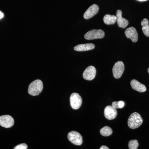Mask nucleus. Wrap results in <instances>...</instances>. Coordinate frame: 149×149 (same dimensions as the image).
Here are the masks:
<instances>
[{
  "instance_id": "nucleus-1",
  "label": "nucleus",
  "mask_w": 149,
  "mask_h": 149,
  "mask_svg": "<svg viewBox=\"0 0 149 149\" xmlns=\"http://www.w3.org/2000/svg\"><path fill=\"white\" fill-rule=\"evenodd\" d=\"M143 123V119L138 113H133L128 118V126L131 129H135L139 128Z\"/></svg>"
},
{
  "instance_id": "nucleus-2",
  "label": "nucleus",
  "mask_w": 149,
  "mask_h": 149,
  "mask_svg": "<svg viewBox=\"0 0 149 149\" xmlns=\"http://www.w3.org/2000/svg\"><path fill=\"white\" fill-rule=\"evenodd\" d=\"M43 89L42 82L40 80H35L29 85L28 88V93L32 96L40 95Z\"/></svg>"
},
{
  "instance_id": "nucleus-3",
  "label": "nucleus",
  "mask_w": 149,
  "mask_h": 149,
  "mask_svg": "<svg viewBox=\"0 0 149 149\" xmlns=\"http://www.w3.org/2000/svg\"><path fill=\"white\" fill-rule=\"evenodd\" d=\"M104 32L101 29H93L87 32L84 37L87 40L102 39L104 37Z\"/></svg>"
},
{
  "instance_id": "nucleus-4",
  "label": "nucleus",
  "mask_w": 149,
  "mask_h": 149,
  "mask_svg": "<svg viewBox=\"0 0 149 149\" xmlns=\"http://www.w3.org/2000/svg\"><path fill=\"white\" fill-rule=\"evenodd\" d=\"M68 138L71 143L76 146H80L83 143V137L76 131H72L68 133Z\"/></svg>"
},
{
  "instance_id": "nucleus-5",
  "label": "nucleus",
  "mask_w": 149,
  "mask_h": 149,
  "mask_svg": "<svg viewBox=\"0 0 149 149\" xmlns=\"http://www.w3.org/2000/svg\"><path fill=\"white\" fill-rule=\"evenodd\" d=\"M125 69L124 63L122 61H118L113 68L112 72L113 77L116 79H119L122 76Z\"/></svg>"
},
{
  "instance_id": "nucleus-6",
  "label": "nucleus",
  "mask_w": 149,
  "mask_h": 149,
  "mask_svg": "<svg viewBox=\"0 0 149 149\" xmlns=\"http://www.w3.org/2000/svg\"><path fill=\"white\" fill-rule=\"evenodd\" d=\"M70 101V106L73 109H78L82 105V98L78 93H73L71 94Z\"/></svg>"
},
{
  "instance_id": "nucleus-7",
  "label": "nucleus",
  "mask_w": 149,
  "mask_h": 149,
  "mask_svg": "<svg viewBox=\"0 0 149 149\" xmlns=\"http://www.w3.org/2000/svg\"><path fill=\"white\" fill-rule=\"evenodd\" d=\"M14 124L13 118L10 116L6 115L0 116V125L6 128H10Z\"/></svg>"
},
{
  "instance_id": "nucleus-8",
  "label": "nucleus",
  "mask_w": 149,
  "mask_h": 149,
  "mask_svg": "<svg viewBox=\"0 0 149 149\" xmlns=\"http://www.w3.org/2000/svg\"><path fill=\"white\" fill-rule=\"evenodd\" d=\"M96 70L95 67L90 66L88 67L83 73V77L84 79L87 80H92L95 77Z\"/></svg>"
},
{
  "instance_id": "nucleus-9",
  "label": "nucleus",
  "mask_w": 149,
  "mask_h": 149,
  "mask_svg": "<svg viewBox=\"0 0 149 149\" xmlns=\"http://www.w3.org/2000/svg\"><path fill=\"white\" fill-rule=\"evenodd\" d=\"M104 114L107 119L109 120H113L117 116V111L111 106H107L105 108Z\"/></svg>"
},
{
  "instance_id": "nucleus-10",
  "label": "nucleus",
  "mask_w": 149,
  "mask_h": 149,
  "mask_svg": "<svg viewBox=\"0 0 149 149\" xmlns=\"http://www.w3.org/2000/svg\"><path fill=\"white\" fill-rule=\"evenodd\" d=\"M125 35L128 39H130L133 42H136L138 41V34L136 29L133 27L127 28L125 30Z\"/></svg>"
},
{
  "instance_id": "nucleus-11",
  "label": "nucleus",
  "mask_w": 149,
  "mask_h": 149,
  "mask_svg": "<svg viewBox=\"0 0 149 149\" xmlns=\"http://www.w3.org/2000/svg\"><path fill=\"white\" fill-rule=\"evenodd\" d=\"M98 6L96 4H93L90 6L84 13V18L85 19H89L95 16L99 11Z\"/></svg>"
},
{
  "instance_id": "nucleus-12",
  "label": "nucleus",
  "mask_w": 149,
  "mask_h": 149,
  "mask_svg": "<svg viewBox=\"0 0 149 149\" xmlns=\"http://www.w3.org/2000/svg\"><path fill=\"white\" fill-rule=\"evenodd\" d=\"M122 12L121 10H118L116 13V17L117 18V22L118 27L124 29L128 26V21L126 19L123 18L122 17Z\"/></svg>"
},
{
  "instance_id": "nucleus-13",
  "label": "nucleus",
  "mask_w": 149,
  "mask_h": 149,
  "mask_svg": "<svg viewBox=\"0 0 149 149\" xmlns=\"http://www.w3.org/2000/svg\"><path fill=\"white\" fill-rule=\"evenodd\" d=\"M130 85L133 90L140 92V93H143L147 91V88L146 86L143 84H142L139 81L136 80H131L130 82Z\"/></svg>"
},
{
  "instance_id": "nucleus-14",
  "label": "nucleus",
  "mask_w": 149,
  "mask_h": 149,
  "mask_svg": "<svg viewBox=\"0 0 149 149\" xmlns=\"http://www.w3.org/2000/svg\"><path fill=\"white\" fill-rule=\"evenodd\" d=\"M95 47V45L92 43L88 44H81L77 45L74 47V49L77 52H85L93 50Z\"/></svg>"
},
{
  "instance_id": "nucleus-15",
  "label": "nucleus",
  "mask_w": 149,
  "mask_h": 149,
  "mask_svg": "<svg viewBox=\"0 0 149 149\" xmlns=\"http://www.w3.org/2000/svg\"><path fill=\"white\" fill-rule=\"evenodd\" d=\"M103 20L105 24L109 25L113 24L117 21L116 16L111 15H106L104 16Z\"/></svg>"
},
{
  "instance_id": "nucleus-16",
  "label": "nucleus",
  "mask_w": 149,
  "mask_h": 149,
  "mask_svg": "<svg viewBox=\"0 0 149 149\" xmlns=\"http://www.w3.org/2000/svg\"><path fill=\"white\" fill-rule=\"evenodd\" d=\"M141 25L143 26L142 30L144 35L147 37H149V21L147 18H144L141 22Z\"/></svg>"
},
{
  "instance_id": "nucleus-17",
  "label": "nucleus",
  "mask_w": 149,
  "mask_h": 149,
  "mask_svg": "<svg viewBox=\"0 0 149 149\" xmlns=\"http://www.w3.org/2000/svg\"><path fill=\"white\" fill-rule=\"evenodd\" d=\"M100 133L102 136L107 137L111 136L113 133V130L110 127L105 126L100 130Z\"/></svg>"
},
{
  "instance_id": "nucleus-18",
  "label": "nucleus",
  "mask_w": 149,
  "mask_h": 149,
  "mask_svg": "<svg viewBox=\"0 0 149 149\" xmlns=\"http://www.w3.org/2000/svg\"><path fill=\"white\" fill-rule=\"evenodd\" d=\"M128 146L129 149H138L139 146V142L137 140H131V141H129Z\"/></svg>"
},
{
  "instance_id": "nucleus-19",
  "label": "nucleus",
  "mask_w": 149,
  "mask_h": 149,
  "mask_svg": "<svg viewBox=\"0 0 149 149\" xmlns=\"http://www.w3.org/2000/svg\"><path fill=\"white\" fill-rule=\"evenodd\" d=\"M27 146L25 143H22L17 145L16 147L14 148V149H27Z\"/></svg>"
},
{
  "instance_id": "nucleus-20",
  "label": "nucleus",
  "mask_w": 149,
  "mask_h": 149,
  "mask_svg": "<svg viewBox=\"0 0 149 149\" xmlns=\"http://www.w3.org/2000/svg\"><path fill=\"white\" fill-rule=\"evenodd\" d=\"M118 108H122L125 105V103L122 101L118 102Z\"/></svg>"
},
{
  "instance_id": "nucleus-21",
  "label": "nucleus",
  "mask_w": 149,
  "mask_h": 149,
  "mask_svg": "<svg viewBox=\"0 0 149 149\" xmlns=\"http://www.w3.org/2000/svg\"><path fill=\"white\" fill-rule=\"evenodd\" d=\"M112 106L115 109H118V102H113L112 103Z\"/></svg>"
},
{
  "instance_id": "nucleus-22",
  "label": "nucleus",
  "mask_w": 149,
  "mask_h": 149,
  "mask_svg": "<svg viewBox=\"0 0 149 149\" xmlns=\"http://www.w3.org/2000/svg\"><path fill=\"white\" fill-rule=\"evenodd\" d=\"M100 149H109V148H108L106 146H102L100 148Z\"/></svg>"
},
{
  "instance_id": "nucleus-23",
  "label": "nucleus",
  "mask_w": 149,
  "mask_h": 149,
  "mask_svg": "<svg viewBox=\"0 0 149 149\" xmlns=\"http://www.w3.org/2000/svg\"><path fill=\"white\" fill-rule=\"evenodd\" d=\"M3 13L1 11H0V19H1L3 17Z\"/></svg>"
},
{
  "instance_id": "nucleus-24",
  "label": "nucleus",
  "mask_w": 149,
  "mask_h": 149,
  "mask_svg": "<svg viewBox=\"0 0 149 149\" xmlns=\"http://www.w3.org/2000/svg\"><path fill=\"white\" fill-rule=\"evenodd\" d=\"M137 1H139L144 2L146 1H148V0H137Z\"/></svg>"
},
{
  "instance_id": "nucleus-25",
  "label": "nucleus",
  "mask_w": 149,
  "mask_h": 149,
  "mask_svg": "<svg viewBox=\"0 0 149 149\" xmlns=\"http://www.w3.org/2000/svg\"><path fill=\"white\" fill-rule=\"evenodd\" d=\"M148 73L149 74V68H148Z\"/></svg>"
}]
</instances>
